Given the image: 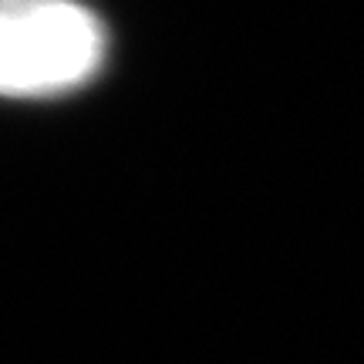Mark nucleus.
I'll use <instances>...</instances> for the list:
<instances>
[{
    "mask_svg": "<svg viewBox=\"0 0 364 364\" xmlns=\"http://www.w3.org/2000/svg\"><path fill=\"white\" fill-rule=\"evenodd\" d=\"M108 34L81 0H0V98H54L95 81Z\"/></svg>",
    "mask_w": 364,
    "mask_h": 364,
    "instance_id": "obj_1",
    "label": "nucleus"
}]
</instances>
